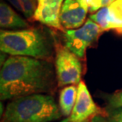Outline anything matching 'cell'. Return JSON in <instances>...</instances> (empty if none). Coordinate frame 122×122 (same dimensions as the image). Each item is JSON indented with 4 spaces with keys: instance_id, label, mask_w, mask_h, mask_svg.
Here are the masks:
<instances>
[{
    "instance_id": "obj_17",
    "label": "cell",
    "mask_w": 122,
    "mask_h": 122,
    "mask_svg": "<svg viewBox=\"0 0 122 122\" xmlns=\"http://www.w3.org/2000/svg\"><path fill=\"white\" fill-rule=\"evenodd\" d=\"M61 122H68V118H67V119H64L63 121H61Z\"/></svg>"
},
{
    "instance_id": "obj_7",
    "label": "cell",
    "mask_w": 122,
    "mask_h": 122,
    "mask_svg": "<svg viewBox=\"0 0 122 122\" xmlns=\"http://www.w3.org/2000/svg\"><path fill=\"white\" fill-rule=\"evenodd\" d=\"M88 12L84 0H64L60 14V25L67 30L80 28L84 25Z\"/></svg>"
},
{
    "instance_id": "obj_2",
    "label": "cell",
    "mask_w": 122,
    "mask_h": 122,
    "mask_svg": "<svg viewBox=\"0 0 122 122\" xmlns=\"http://www.w3.org/2000/svg\"><path fill=\"white\" fill-rule=\"evenodd\" d=\"M52 44L50 36L40 28L18 30H1L0 49L10 56L45 60L52 56Z\"/></svg>"
},
{
    "instance_id": "obj_8",
    "label": "cell",
    "mask_w": 122,
    "mask_h": 122,
    "mask_svg": "<svg viewBox=\"0 0 122 122\" xmlns=\"http://www.w3.org/2000/svg\"><path fill=\"white\" fill-rule=\"evenodd\" d=\"M90 19L98 24L102 30H113L122 33V0H115L90 16Z\"/></svg>"
},
{
    "instance_id": "obj_9",
    "label": "cell",
    "mask_w": 122,
    "mask_h": 122,
    "mask_svg": "<svg viewBox=\"0 0 122 122\" xmlns=\"http://www.w3.org/2000/svg\"><path fill=\"white\" fill-rule=\"evenodd\" d=\"M64 0H37L33 18L43 25L61 30L60 14Z\"/></svg>"
},
{
    "instance_id": "obj_15",
    "label": "cell",
    "mask_w": 122,
    "mask_h": 122,
    "mask_svg": "<svg viewBox=\"0 0 122 122\" xmlns=\"http://www.w3.org/2000/svg\"><path fill=\"white\" fill-rule=\"evenodd\" d=\"M108 117L111 122H122V108L114 109Z\"/></svg>"
},
{
    "instance_id": "obj_6",
    "label": "cell",
    "mask_w": 122,
    "mask_h": 122,
    "mask_svg": "<svg viewBox=\"0 0 122 122\" xmlns=\"http://www.w3.org/2000/svg\"><path fill=\"white\" fill-rule=\"evenodd\" d=\"M97 115L108 117L109 113L101 109L94 102L87 86L81 81L78 84V94L75 106L71 115L69 122H91Z\"/></svg>"
},
{
    "instance_id": "obj_14",
    "label": "cell",
    "mask_w": 122,
    "mask_h": 122,
    "mask_svg": "<svg viewBox=\"0 0 122 122\" xmlns=\"http://www.w3.org/2000/svg\"><path fill=\"white\" fill-rule=\"evenodd\" d=\"M108 104L113 109L122 108V90L114 92L108 97Z\"/></svg>"
},
{
    "instance_id": "obj_4",
    "label": "cell",
    "mask_w": 122,
    "mask_h": 122,
    "mask_svg": "<svg viewBox=\"0 0 122 122\" xmlns=\"http://www.w3.org/2000/svg\"><path fill=\"white\" fill-rule=\"evenodd\" d=\"M55 49V68L58 86L79 84L81 82L82 71L79 58L64 45H56Z\"/></svg>"
},
{
    "instance_id": "obj_3",
    "label": "cell",
    "mask_w": 122,
    "mask_h": 122,
    "mask_svg": "<svg viewBox=\"0 0 122 122\" xmlns=\"http://www.w3.org/2000/svg\"><path fill=\"white\" fill-rule=\"evenodd\" d=\"M60 117L51 95L34 94L13 99L7 104L2 122H50Z\"/></svg>"
},
{
    "instance_id": "obj_12",
    "label": "cell",
    "mask_w": 122,
    "mask_h": 122,
    "mask_svg": "<svg viewBox=\"0 0 122 122\" xmlns=\"http://www.w3.org/2000/svg\"><path fill=\"white\" fill-rule=\"evenodd\" d=\"M14 9L22 14L25 18H33L37 5V0H6Z\"/></svg>"
},
{
    "instance_id": "obj_10",
    "label": "cell",
    "mask_w": 122,
    "mask_h": 122,
    "mask_svg": "<svg viewBox=\"0 0 122 122\" xmlns=\"http://www.w3.org/2000/svg\"><path fill=\"white\" fill-rule=\"evenodd\" d=\"M0 26L8 30H24L30 25L6 2H0Z\"/></svg>"
},
{
    "instance_id": "obj_11",
    "label": "cell",
    "mask_w": 122,
    "mask_h": 122,
    "mask_svg": "<svg viewBox=\"0 0 122 122\" xmlns=\"http://www.w3.org/2000/svg\"><path fill=\"white\" fill-rule=\"evenodd\" d=\"M78 86L68 85L61 90L60 93L59 105L61 114L64 117H69L74 108L77 98Z\"/></svg>"
},
{
    "instance_id": "obj_13",
    "label": "cell",
    "mask_w": 122,
    "mask_h": 122,
    "mask_svg": "<svg viewBox=\"0 0 122 122\" xmlns=\"http://www.w3.org/2000/svg\"><path fill=\"white\" fill-rule=\"evenodd\" d=\"M84 1L86 2L88 6L89 12L94 13L102 9L103 7L109 6L115 0H84Z\"/></svg>"
},
{
    "instance_id": "obj_16",
    "label": "cell",
    "mask_w": 122,
    "mask_h": 122,
    "mask_svg": "<svg viewBox=\"0 0 122 122\" xmlns=\"http://www.w3.org/2000/svg\"><path fill=\"white\" fill-rule=\"evenodd\" d=\"M91 122H111L109 121L108 117L102 116V115H97L92 119Z\"/></svg>"
},
{
    "instance_id": "obj_5",
    "label": "cell",
    "mask_w": 122,
    "mask_h": 122,
    "mask_svg": "<svg viewBox=\"0 0 122 122\" xmlns=\"http://www.w3.org/2000/svg\"><path fill=\"white\" fill-rule=\"evenodd\" d=\"M102 31L98 24L89 19L80 28L65 32L64 46L79 58H83L87 48L96 41Z\"/></svg>"
},
{
    "instance_id": "obj_1",
    "label": "cell",
    "mask_w": 122,
    "mask_h": 122,
    "mask_svg": "<svg viewBox=\"0 0 122 122\" xmlns=\"http://www.w3.org/2000/svg\"><path fill=\"white\" fill-rule=\"evenodd\" d=\"M54 79L53 67L47 60L10 56L2 63L0 71V97L4 101L47 93Z\"/></svg>"
},
{
    "instance_id": "obj_18",
    "label": "cell",
    "mask_w": 122,
    "mask_h": 122,
    "mask_svg": "<svg viewBox=\"0 0 122 122\" xmlns=\"http://www.w3.org/2000/svg\"><path fill=\"white\" fill-rule=\"evenodd\" d=\"M68 122H69V121H68Z\"/></svg>"
}]
</instances>
